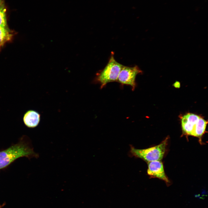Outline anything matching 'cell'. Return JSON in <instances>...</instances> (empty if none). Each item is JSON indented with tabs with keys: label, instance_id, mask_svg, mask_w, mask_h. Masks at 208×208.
Wrapping results in <instances>:
<instances>
[{
	"label": "cell",
	"instance_id": "6da1fadb",
	"mask_svg": "<svg viewBox=\"0 0 208 208\" xmlns=\"http://www.w3.org/2000/svg\"><path fill=\"white\" fill-rule=\"evenodd\" d=\"M24 157L30 159L37 158L39 155L34 152L30 143L23 138L17 144L0 151V170L7 167L17 159Z\"/></svg>",
	"mask_w": 208,
	"mask_h": 208
},
{
	"label": "cell",
	"instance_id": "7a4b0ae2",
	"mask_svg": "<svg viewBox=\"0 0 208 208\" xmlns=\"http://www.w3.org/2000/svg\"><path fill=\"white\" fill-rule=\"evenodd\" d=\"M183 133L197 137L201 142V138L206 131L207 121L197 114L187 113L181 117Z\"/></svg>",
	"mask_w": 208,
	"mask_h": 208
},
{
	"label": "cell",
	"instance_id": "3957f363",
	"mask_svg": "<svg viewBox=\"0 0 208 208\" xmlns=\"http://www.w3.org/2000/svg\"><path fill=\"white\" fill-rule=\"evenodd\" d=\"M114 53L111 52L108 62L104 68L96 74L94 81L99 83L102 88L108 83L117 81L119 74L124 65L115 60Z\"/></svg>",
	"mask_w": 208,
	"mask_h": 208
},
{
	"label": "cell",
	"instance_id": "277c9868",
	"mask_svg": "<svg viewBox=\"0 0 208 208\" xmlns=\"http://www.w3.org/2000/svg\"><path fill=\"white\" fill-rule=\"evenodd\" d=\"M168 138L156 146L144 149H136L131 146L130 153L132 156L141 158L148 162L161 161L165 153Z\"/></svg>",
	"mask_w": 208,
	"mask_h": 208
},
{
	"label": "cell",
	"instance_id": "5b68a950",
	"mask_svg": "<svg viewBox=\"0 0 208 208\" xmlns=\"http://www.w3.org/2000/svg\"><path fill=\"white\" fill-rule=\"evenodd\" d=\"M142 73V70L137 65L132 67L124 66L119 74L117 81L122 85L130 86L133 90L136 86V76Z\"/></svg>",
	"mask_w": 208,
	"mask_h": 208
},
{
	"label": "cell",
	"instance_id": "8992f818",
	"mask_svg": "<svg viewBox=\"0 0 208 208\" xmlns=\"http://www.w3.org/2000/svg\"><path fill=\"white\" fill-rule=\"evenodd\" d=\"M147 174L149 176L158 178L166 182L169 183V181L166 175L164 166L161 161H156L148 163Z\"/></svg>",
	"mask_w": 208,
	"mask_h": 208
},
{
	"label": "cell",
	"instance_id": "52a82bcc",
	"mask_svg": "<svg viewBox=\"0 0 208 208\" xmlns=\"http://www.w3.org/2000/svg\"><path fill=\"white\" fill-rule=\"evenodd\" d=\"M23 120L24 124L29 128H35L39 125L40 120V115L33 110L27 111L24 114Z\"/></svg>",
	"mask_w": 208,
	"mask_h": 208
},
{
	"label": "cell",
	"instance_id": "ba28073f",
	"mask_svg": "<svg viewBox=\"0 0 208 208\" xmlns=\"http://www.w3.org/2000/svg\"><path fill=\"white\" fill-rule=\"evenodd\" d=\"M12 34L5 27H0V48L7 41L10 40Z\"/></svg>",
	"mask_w": 208,
	"mask_h": 208
},
{
	"label": "cell",
	"instance_id": "9c48e42d",
	"mask_svg": "<svg viewBox=\"0 0 208 208\" xmlns=\"http://www.w3.org/2000/svg\"><path fill=\"white\" fill-rule=\"evenodd\" d=\"M6 23L5 9L3 6L0 8V27H5Z\"/></svg>",
	"mask_w": 208,
	"mask_h": 208
},
{
	"label": "cell",
	"instance_id": "30bf717a",
	"mask_svg": "<svg viewBox=\"0 0 208 208\" xmlns=\"http://www.w3.org/2000/svg\"><path fill=\"white\" fill-rule=\"evenodd\" d=\"M174 86L176 87H178V86H180V84L178 81H176L174 83Z\"/></svg>",
	"mask_w": 208,
	"mask_h": 208
},
{
	"label": "cell",
	"instance_id": "8fae6325",
	"mask_svg": "<svg viewBox=\"0 0 208 208\" xmlns=\"http://www.w3.org/2000/svg\"><path fill=\"white\" fill-rule=\"evenodd\" d=\"M2 2L1 0H0V8L3 7Z\"/></svg>",
	"mask_w": 208,
	"mask_h": 208
}]
</instances>
